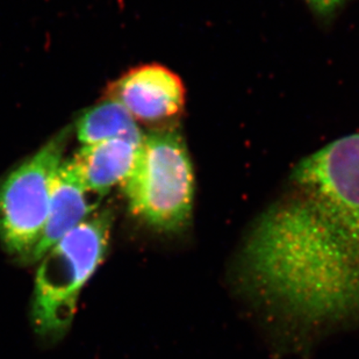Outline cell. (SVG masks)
<instances>
[{"label": "cell", "mask_w": 359, "mask_h": 359, "mask_svg": "<svg viewBox=\"0 0 359 359\" xmlns=\"http://www.w3.org/2000/svg\"><path fill=\"white\" fill-rule=\"evenodd\" d=\"M143 139L144 135L121 136L81 147L72 161L85 187L100 198L125 183L139 158Z\"/></svg>", "instance_id": "cell-8"}, {"label": "cell", "mask_w": 359, "mask_h": 359, "mask_svg": "<svg viewBox=\"0 0 359 359\" xmlns=\"http://www.w3.org/2000/svg\"><path fill=\"white\" fill-rule=\"evenodd\" d=\"M257 288L304 319L359 314V262L300 197L272 207L245 248Z\"/></svg>", "instance_id": "cell-1"}, {"label": "cell", "mask_w": 359, "mask_h": 359, "mask_svg": "<svg viewBox=\"0 0 359 359\" xmlns=\"http://www.w3.org/2000/svg\"><path fill=\"white\" fill-rule=\"evenodd\" d=\"M107 98L120 102L137 121L160 122L183 111L185 88L165 67L142 65L109 84Z\"/></svg>", "instance_id": "cell-6"}, {"label": "cell", "mask_w": 359, "mask_h": 359, "mask_svg": "<svg viewBox=\"0 0 359 359\" xmlns=\"http://www.w3.org/2000/svg\"><path fill=\"white\" fill-rule=\"evenodd\" d=\"M292 180L298 197L359 261V133L304 158Z\"/></svg>", "instance_id": "cell-4"}, {"label": "cell", "mask_w": 359, "mask_h": 359, "mask_svg": "<svg viewBox=\"0 0 359 359\" xmlns=\"http://www.w3.org/2000/svg\"><path fill=\"white\" fill-rule=\"evenodd\" d=\"M306 1L316 13L328 15L335 12L339 7L342 6L346 0H306Z\"/></svg>", "instance_id": "cell-10"}, {"label": "cell", "mask_w": 359, "mask_h": 359, "mask_svg": "<svg viewBox=\"0 0 359 359\" xmlns=\"http://www.w3.org/2000/svg\"><path fill=\"white\" fill-rule=\"evenodd\" d=\"M112 214L95 213L53 245L35 276L32 321L43 337H57L72 325L79 293L109 248Z\"/></svg>", "instance_id": "cell-2"}, {"label": "cell", "mask_w": 359, "mask_h": 359, "mask_svg": "<svg viewBox=\"0 0 359 359\" xmlns=\"http://www.w3.org/2000/svg\"><path fill=\"white\" fill-rule=\"evenodd\" d=\"M72 129H62L0 184V238L8 254L31 262L47 222L51 190Z\"/></svg>", "instance_id": "cell-5"}, {"label": "cell", "mask_w": 359, "mask_h": 359, "mask_svg": "<svg viewBox=\"0 0 359 359\" xmlns=\"http://www.w3.org/2000/svg\"><path fill=\"white\" fill-rule=\"evenodd\" d=\"M99 198L85 187L72 160L58 168L51 190L47 222L31 262L42 256L72 229L95 214Z\"/></svg>", "instance_id": "cell-7"}, {"label": "cell", "mask_w": 359, "mask_h": 359, "mask_svg": "<svg viewBox=\"0 0 359 359\" xmlns=\"http://www.w3.org/2000/svg\"><path fill=\"white\" fill-rule=\"evenodd\" d=\"M76 133L83 146L95 144L121 136H141L136 120L120 102L107 98L81 114Z\"/></svg>", "instance_id": "cell-9"}, {"label": "cell", "mask_w": 359, "mask_h": 359, "mask_svg": "<svg viewBox=\"0 0 359 359\" xmlns=\"http://www.w3.org/2000/svg\"><path fill=\"white\" fill-rule=\"evenodd\" d=\"M129 210L162 231H182L192 215L194 172L183 136L156 129L143 139L132 173L122 184Z\"/></svg>", "instance_id": "cell-3"}]
</instances>
